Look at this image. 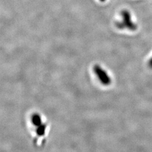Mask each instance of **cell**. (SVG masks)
<instances>
[{
  "label": "cell",
  "mask_w": 152,
  "mask_h": 152,
  "mask_svg": "<svg viewBox=\"0 0 152 152\" xmlns=\"http://www.w3.org/2000/svg\"><path fill=\"white\" fill-rule=\"evenodd\" d=\"M122 17V22L116 23V26L120 29L127 28L130 31H135L136 29V24L132 22L130 12L126 10H124L121 12Z\"/></svg>",
  "instance_id": "6da1fadb"
},
{
  "label": "cell",
  "mask_w": 152,
  "mask_h": 152,
  "mask_svg": "<svg viewBox=\"0 0 152 152\" xmlns=\"http://www.w3.org/2000/svg\"><path fill=\"white\" fill-rule=\"evenodd\" d=\"M94 71L98 77L99 80L105 86H108L111 83V78L107 72L99 65H95L94 67Z\"/></svg>",
  "instance_id": "7a4b0ae2"
},
{
  "label": "cell",
  "mask_w": 152,
  "mask_h": 152,
  "mask_svg": "<svg viewBox=\"0 0 152 152\" xmlns=\"http://www.w3.org/2000/svg\"><path fill=\"white\" fill-rule=\"evenodd\" d=\"M31 121L33 125L35 126L36 127H37L42 124L41 116L39 115V114L37 113L33 114L31 117Z\"/></svg>",
  "instance_id": "3957f363"
},
{
  "label": "cell",
  "mask_w": 152,
  "mask_h": 152,
  "mask_svg": "<svg viewBox=\"0 0 152 152\" xmlns=\"http://www.w3.org/2000/svg\"><path fill=\"white\" fill-rule=\"evenodd\" d=\"M46 129V125L42 124L37 127L36 129V134L38 136H44L45 134V131Z\"/></svg>",
  "instance_id": "277c9868"
},
{
  "label": "cell",
  "mask_w": 152,
  "mask_h": 152,
  "mask_svg": "<svg viewBox=\"0 0 152 152\" xmlns=\"http://www.w3.org/2000/svg\"><path fill=\"white\" fill-rule=\"evenodd\" d=\"M101 2H105L106 0H100Z\"/></svg>",
  "instance_id": "5b68a950"
}]
</instances>
